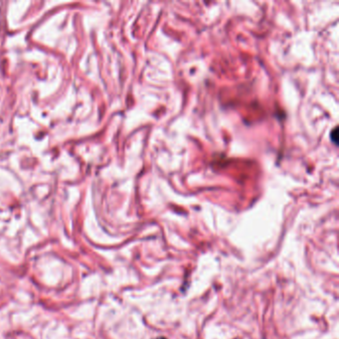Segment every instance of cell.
<instances>
[{
    "label": "cell",
    "instance_id": "cell-1",
    "mask_svg": "<svg viewBox=\"0 0 339 339\" xmlns=\"http://www.w3.org/2000/svg\"><path fill=\"white\" fill-rule=\"evenodd\" d=\"M154 339H166L165 337H157V338H154Z\"/></svg>",
    "mask_w": 339,
    "mask_h": 339
}]
</instances>
